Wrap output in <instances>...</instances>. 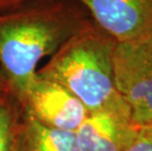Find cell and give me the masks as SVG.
<instances>
[{
  "mask_svg": "<svg viewBox=\"0 0 152 151\" xmlns=\"http://www.w3.org/2000/svg\"><path fill=\"white\" fill-rule=\"evenodd\" d=\"M90 20L75 0H40L0 12V65L16 98L34 81L41 60Z\"/></svg>",
  "mask_w": 152,
  "mask_h": 151,
  "instance_id": "cell-1",
  "label": "cell"
},
{
  "mask_svg": "<svg viewBox=\"0 0 152 151\" xmlns=\"http://www.w3.org/2000/svg\"><path fill=\"white\" fill-rule=\"evenodd\" d=\"M116 44L117 41L91 19L38 68L37 76L66 88L89 113L129 107L115 85L113 54Z\"/></svg>",
  "mask_w": 152,
  "mask_h": 151,
  "instance_id": "cell-2",
  "label": "cell"
},
{
  "mask_svg": "<svg viewBox=\"0 0 152 151\" xmlns=\"http://www.w3.org/2000/svg\"><path fill=\"white\" fill-rule=\"evenodd\" d=\"M115 85L141 128L152 121V34L134 41L117 42L113 54Z\"/></svg>",
  "mask_w": 152,
  "mask_h": 151,
  "instance_id": "cell-3",
  "label": "cell"
},
{
  "mask_svg": "<svg viewBox=\"0 0 152 151\" xmlns=\"http://www.w3.org/2000/svg\"><path fill=\"white\" fill-rule=\"evenodd\" d=\"M17 99L30 117L62 131H76L89 114L83 102L66 88L38 76Z\"/></svg>",
  "mask_w": 152,
  "mask_h": 151,
  "instance_id": "cell-4",
  "label": "cell"
},
{
  "mask_svg": "<svg viewBox=\"0 0 152 151\" xmlns=\"http://www.w3.org/2000/svg\"><path fill=\"white\" fill-rule=\"evenodd\" d=\"M117 42L134 41L152 30V0H75Z\"/></svg>",
  "mask_w": 152,
  "mask_h": 151,
  "instance_id": "cell-5",
  "label": "cell"
},
{
  "mask_svg": "<svg viewBox=\"0 0 152 151\" xmlns=\"http://www.w3.org/2000/svg\"><path fill=\"white\" fill-rule=\"evenodd\" d=\"M130 107L104 109L87 115L76 131L80 151H126L140 134Z\"/></svg>",
  "mask_w": 152,
  "mask_h": 151,
  "instance_id": "cell-6",
  "label": "cell"
},
{
  "mask_svg": "<svg viewBox=\"0 0 152 151\" xmlns=\"http://www.w3.org/2000/svg\"><path fill=\"white\" fill-rule=\"evenodd\" d=\"M12 151H80L76 131L47 127L30 117L20 106Z\"/></svg>",
  "mask_w": 152,
  "mask_h": 151,
  "instance_id": "cell-7",
  "label": "cell"
},
{
  "mask_svg": "<svg viewBox=\"0 0 152 151\" xmlns=\"http://www.w3.org/2000/svg\"><path fill=\"white\" fill-rule=\"evenodd\" d=\"M20 103L10 90L0 92V151H12L13 133Z\"/></svg>",
  "mask_w": 152,
  "mask_h": 151,
  "instance_id": "cell-8",
  "label": "cell"
},
{
  "mask_svg": "<svg viewBox=\"0 0 152 151\" xmlns=\"http://www.w3.org/2000/svg\"><path fill=\"white\" fill-rule=\"evenodd\" d=\"M126 151H152V139L140 133L137 139Z\"/></svg>",
  "mask_w": 152,
  "mask_h": 151,
  "instance_id": "cell-9",
  "label": "cell"
},
{
  "mask_svg": "<svg viewBox=\"0 0 152 151\" xmlns=\"http://www.w3.org/2000/svg\"><path fill=\"white\" fill-rule=\"evenodd\" d=\"M35 1H40V0H0V12Z\"/></svg>",
  "mask_w": 152,
  "mask_h": 151,
  "instance_id": "cell-10",
  "label": "cell"
},
{
  "mask_svg": "<svg viewBox=\"0 0 152 151\" xmlns=\"http://www.w3.org/2000/svg\"><path fill=\"white\" fill-rule=\"evenodd\" d=\"M5 90H10V89H9V85H8L7 79H6V76L4 72H3L1 65H0V92L5 91Z\"/></svg>",
  "mask_w": 152,
  "mask_h": 151,
  "instance_id": "cell-11",
  "label": "cell"
},
{
  "mask_svg": "<svg viewBox=\"0 0 152 151\" xmlns=\"http://www.w3.org/2000/svg\"><path fill=\"white\" fill-rule=\"evenodd\" d=\"M140 133L146 137H148V139H152V121L150 123H148L147 125H145V126L141 127L140 130Z\"/></svg>",
  "mask_w": 152,
  "mask_h": 151,
  "instance_id": "cell-12",
  "label": "cell"
},
{
  "mask_svg": "<svg viewBox=\"0 0 152 151\" xmlns=\"http://www.w3.org/2000/svg\"><path fill=\"white\" fill-rule=\"evenodd\" d=\"M150 33H151V34H152V30H151V31H150Z\"/></svg>",
  "mask_w": 152,
  "mask_h": 151,
  "instance_id": "cell-13",
  "label": "cell"
}]
</instances>
